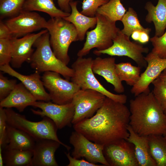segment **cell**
Returning <instances> with one entry per match:
<instances>
[{
	"instance_id": "obj_1",
	"label": "cell",
	"mask_w": 166,
	"mask_h": 166,
	"mask_svg": "<svg viewBox=\"0 0 166 166\" xmlns=\"http://www.w3.org/2000/svg\"><path fill=\"white\" fill-rule=\"evenodd\" d=\"M130 114L124 104L106 97L94 115L73 127L90 141L104 146L117 140H127Z\"/></svg>"
},
{
	"instance_id": "obj_2",
	"label": "cell",
	"mask_w": 166,
	"mask_h": 166,
	"mask_svg": "<svg viewBox=\"0 0 166 166\" xmlns=\"http://www.w3.org/2000/svg\"><path fill=\"white\" fill-rule=\"evenodd\" d=\"M129 101V125L140 136H164L166 133V114L152 92L142 93Z\"/></svg>"
},
{
	"instance_id": "obj_3",
	"label": "cell",
	"mask_w": 166,
	"mask_h": 166,
	"mask_svg": "<svg viewBox=\"0 0 166 166\" xmlns=\"http://www.w3.org/2000/svg\"><path fill=\"white\" fill-rule=\"evenodd\" d=\"M33 46L36 49L27 62L32 69L40 73L47 71L57 72L65 79L70 80L73 75V71L55 55L50 45L48 31L37 39Z\"/></svg>"
},
{
	"instance_id": "obj_4",
	"label": "cell",
	"mask_w": 166,
	"mask_h": 166,
	"mask_svg": "<svg viewBox=\"0 0 166 166\" xmlns=\"http://www.w3.org/2000/svg\"><path fill=\"white\" fill-rule=\"evenodd\" d=\"M46 29L49 34L50 43L56 57L67 65L70 61L69 47L73 42L79 41L77 33L73 25L63 18H50Z\"/></svg>"
},
{
	"instance_id": "obj_5",
	"label": "cell",
	"mask_w": 166,
	"mask_h": 166,
	"mask_svg": "<svg viewBox=\"0 0 166 166\" xmlns=\"http://www.w3.org/2000/svg\"><path fill=\"white\" fill-rule=\"evenodd\" d=\"M8 124L25 132L36 141L41 139H50L58 142L68 151L71 147L61 142L57 134L58 129L53 121L46 117L42 120L34 122L26 117L16 112L11 108H5Z\"/></svg>"
},
{
	"instance_id": "obj_6",
	"label": "cell",
	"mask_w": 166,
	"mask_h": 166,
	"mask_svg": "<svg viewBox=\"0 0 166 166\" xmlns=\"http://www.w3.org/2000/svg\"><path fill=\"white\" fill-rule=\"evenodd\" d=\"M93 59L78 57L72 65L73 74L70 80L81 89H92L98 91L106 97L123 104H125L127 97L124 94L113 93L106 89L95 77L92 65Z\"/></svg>"
},
{
	"instance_id": "obj_7",
	"label": "cell",
	"mask_w": 166,
	"mask_h": 166,
	"mask_svg": "<svg viewBox=\"0 0 166 166\" xmlns=\"http://www.w3.org/2000/svg\"><path fill=\"white\" fill-rule=\"evenodd\" d=\"M97 23L95 28L86 33V41L83 47L77 52L78 57H83L88 54L94 48L98 50L106 49L113 44V41L120 29L116 22L96 13Z\"/></svg>"
},
{
	"instance_id": "obj_8",
	"label": "cell",
	"mask_w": 166,
	"mask_h": 166,
	"mask_svg": "<svg viewBox=\"0 0 166 166\" xmlns=\"http://www.w3.org/2000/svg\"><path fill=\"white\" fill-rule=\"evenodd\" d=\"M112 45L103 50L94 51V54L99 56L107 54L111 56H126L133 60L140 67H146L147 63L143 53H148L149 49L140 43L131 41L130 37L122 33L120 30L113 41Z\"/></svg>"
},
{
	"instance_id": "obj_9",
	"label": "cell",
	"mask_w": 166,
	"mask_h": 166,
	"mask_svg": "<svg viewBox=\"0 0 166 166\" xmlns=\"http://www.w3.org/2000/svg\"><path fill=\"white\" fill-rule=\"evenodd\" d=\"M60 74L54 72H45L42 79L52 102L65 105L72 102L75 94L81 89L72 81L62 78Z\"/></svg>"
},
{
	"instance_id": "obj_10",
	"label": "cell",
	"mask_w": 166,
	"mask_h": 166,
	"mask_svg": "<svg viewBox=\"0 0 166 166\" xmlns=\"http://www.w3.org/2000/svg\"><path fill=\"white\" fill-rule=\"evenodd\" d=\"M106 97L95 90L80 89L75 94L72 101L74 106L72 124H75L93 116L102 106Z\"/></svg>"
},
{
	"instance_id": "obj_11",
	"label": "cell",
	"mask_w": 166,
	"mask_h": 166,
	"mask_svg": "<svg viewBox=\"0 0 166 166\" xmlns=\"http://www.w3.org/2000/svg\"><path fill=\"white\" fill-rule=\"evenodd\" d=\"M31 106L40 110L31 109L33 113L42 117H46L51 119L58 129L70 126L74 114V106L72 102L65 105H59L52 102L36 101Z\"/></svg>"
},
{
	"instance_id": "obj_12",
	"label": "cell",
	"mask_w": 166,
	"mask_h": 166,
	"mask_svg": "<svg viewBox=\"0 0 166 166\" xmlns=\"http://www.w3.org/2000/svg\"><path fill=\"white\" fill-rule=\"evenodd\" d=\"M69 141L74 148L71 153L73 157L78 159L82 157L92 163L109 166L103 153V145L90 141L76 131L72 132Z\"/></svg>"
},
{
	"instance_id": "obj_13",
	"label": "cell",
	"mask_w": 166,
	"mask_h": 166,
	"mask_svg": "<svg viewBox=\"0 0 166 166\" xmlns=\"http://www.w3.org/2000/svg\"><path fill=\"white\" fill-rule=\"evenodd\" d=\"M103 153L109 166H139L133 144L125 139L104 146Z\"/></svg>"
},
{
	"instance_id": "obj_14",
	"label": "cell",
	"mask_w": 166,
	"mask_h": 166,
	"mask_svg": "<svg viewBox=\"0 0 166 166\" xmlns=\"http://www.w3.org/2000/svg\"><path fill=\"white\" fill-rule=\"evenodd\" d=\"M47 21L35 11L22 10L5 22L13 37H22L42 29H45Z\"/></svg>"
},
{
	"instance_id": "obj_15",
	"label": "cell",
	"mask_w": 166,
	"mask_h": 166,
	"mask_svg": "<svg viewBox=\"0 0 166 166\" xmlns=\"http://www.w3.org/2000/svg\"><path fill=\"white\" fill-rule=\"evenodd\" d=\"M145 59L147 63L146 69L130 90L135 97L150 91V85L166 69V58H161L151 52L145 57Z\"/></svg>"
},
{
	"instance_id": "obj_16",
	"label": "cell",
	"mask_w": 166,
	"mask_h": 166,
	"mask_svg": "<svg viewBox=\"0 0 166 166\" xmlns=\"http://www.w3.org/2000/svg\"><path fill=\"white\" fill-rule=\"evenodd\" d=\"M47 31L45 29L37 33L28 34L20 38L13 37L11 38L12 57L10 63L12 67L19 68L25 62L28 61L34 51L32 47L34 42Z\"/></svg>"
},
{
	"instance_id": "obj_17",
	"label": "cell",
	"mask_w": 166,
	"mask_h": 166,
	"mask_svg": "<svg viewBox=\"0 0 166 166\" xmlns=\"http://www.w3.org/2000/svg\"><path fill=\"white\" fill-rule=\"evenodd\" d=\"M0 70L20 80L37 101L49 102L51 101L49 93L45 89L40 72L36 71L30 75H23L14 70L9 64L0 66Z\"/></svg>"
},
{
	"instance_id": "obj_18",
	"label": "cell",
	"mask_w": 166,
	"mask_h": 166,
	"mask_svg": "<svg viewBox=\"0 0 166 166\" xmlns=\"http://www.w3.org/2000/svg\"><path fill=\"white\" fill-rule=\"evenodd\" d=\"M61 144L50 139L35 141L30 166H57L55 157L56 151Z\"/></svg>"
},
{
	"instance_id": "obj_19",
	"label": "cell",
	"mask_w": 166,
	"mask_h": 166,
	"mask_svg": "<svg viewBox=\"0 0 166 166\" xmlns=\"http://www.w3.org/2000/svg\"><path fill=\"white\" fill-rule=\"evenodd\" d=\"M115 61L112 56L104 58L97 57L93 60L92 68L94 73L103 77L113 85L115 92L121 93L124 91V88L117 73Z\"/></svg>"
},
{
	"instance_id": "obj_20",
	"label": "cell",
	"mask_w": 166,
	"mask_h": 166,
	"mask_svg": "<svg viewBox=\"0 0 166 166\" xmlns=\"http://www.w3.org/2000/svg\"><path fill=\"white\" fill-rule=\"evenodd\" d=\"M36 101L33 95L21 82L17 84L8 96L0 101V107L5 108H14L21 112Z\"/></svg>"
},
{
	"instance_id": "obj_21",
	"label": "cell",
	"mask_w": 166,
	"mask_h": 166,
	"mask_svg": "<svg viewBox=\"0 0 166 166\" xmlns=\"http://www.w3.org/2000/svg\"><path fill=\"white\" fill-rule=\"evenodd\" d=\"M128 130L129 135L126 140L134 146L139 166H157L150 152L148 136L139 135L134 131L129 125Z\"/></svg>"
},
{
	"instance_id": "obj_22",
	"label": "cell",
	"mask_w": 166,
	"mask_h": 166,
	"mask_svg": "<svg viewBox=\"0 0 166 166\" xmlns=\"http://www.w3.org/2000/svg\"><path fill=\"white\" fill-rule=\"evenodd\" d=\"M144 8L148 11L146 21L149 23H153L155 36H161L166 29V0H158L155 6L151 2H147Z\"/></svg>"
},
{
	"instance_id": "obj_23",
	"label": "cell",
	"mask_w": 166,
	"mask_h": 166,
	"mask_svg": "<svg viewBox=\"0 0 166 166\" xmlns=\"http://www.w3.org/2000/svg\"><path fill=\"white\" fill-rule=\"evenodd\" d=\"M77 1L71 2L70 6L71 11L70 14L63 18L73 25L77 32L78 40L81 41L84 39L88 30L96 26L97 18L96 16L89 17L81 13L77 9Z\"/></svg>"
},
{
	"instance_id": "obj_24",
	"label": "cell",
	"mask_w": 166,
	"mask_h": 166,
	"mask_svg": "<svg viewBox=\"0 0 166 166\" xmlns=\"http://www.w3.org/2000/svg\"><path fill=\"white\" fill-rule=\"evenodd\" d=\"M8 144L4 148L22 150H33L35 140L28 134L7 124Z\"/></svg>"
},
{
	"instance_id": "obj_25",
	"label": "cell",
	"mask_w": 166,
	"mask_h": 166,
	"mask_svg": "<svg viewBox=\"0 0 166 166\" xmlns=\"http://www.w3.org/2000/svg\"><path fill=\"white\" fill-rule=\"evenodd\" d=\"M54 0H26L23 10L38 11L48 14L51 18H63L69 16L70 13L65 12L56 7Z\"/></svg>"
},
{
	"instance_id": "obj_26",
	"label": "cell",
	"mask_w": 166,
	"mask_h": 166,
	"mask_svg": "<svg viewBox=\"0 0 166 166\" xmlns=\"http://www.w3.org/2000/svg\"><path fill=\"white\" fill-rule=\"evenodd\" d=\"M4 165L6 166H30L33 150L4 148L2 152Z\"/></svg>"
},
{
	"instance_id": "obj_27",
	"label": "cell",
	"mask_w": 166,
	"mask_h": 166,
	"mask_svg": "<svg viewBox=\"0 0 166 166\" xmlns=\"http://www.w3.org/2000/svg\"><path fill=\"white\" fill-rule=\"evenodd\" d=\"M148 137L150 152L157 166H166V139L162 135Z\"/></svg>"
},
{
	"instance_id": "obj_28",
	"label": "cell",
	"mask_w": 166,
	"mask_h": 166,
	"mask_svg": "<svg viewBox=\"0 0 166 166\" xmlns=\"http://www.w3.org/2000/svg\"><path fill=\"white\" fill-rule=\"evenodd\" d=\"M117 75L121 81H124L131 86H134L140 76V67L132 65L129 62H121L116 64Z\"/></svg>"
},
{
	"instance_id": "obj_29",
	"label": "cell",
	"mask_w": 166,
	"mask_h": 166,
	"mask_svg": "<svg viewBox=\"0 0 166 166\" xmlns=\"http://www.w3.org/2000/svg\"><path fill=\"white\" fill-rule=\"evenodd\" d=\"M121 21L124 26L121 32L129 37L135 31L145 32L149 34L151 31V29L145 28L141 25L136 12L131 7L128 8Z\"/></svg>"
},
{
	"instance_id": "obj_30",
	"label": "cell",
	"mask_w": 166,
	"mask_h": 166,
	"mask_svg": "<svg viewBox=\"0 0 166 166\" xmlns=\"http://www.w3.org/2000/svg\"><path fill=\"white\" fill-rule=\"evenodd\" d=\"M126 11L121 0H109L107 3L98 9L97 13L116 22L121 21Z\"/></svg>"
},
{
	"instance_id": "obj_31",
	"label": "cell",
	"mask_w": 166,
	"mask_h": 166,
	"mask_svg": "<svg viewBox=\"0 0 166 166\" xmlns=\"http://www.w3.org/2000/svg\"><path fill=\"white\" fill-rule=\"evenodd\" d=\"M26 0H0V20L18 15L22 10Z\"/></svg>"
},
{
	"instance_id": "obj_32",
	"label": "cell",
	"mask_w": 166,
	"mask_h": 166,
	"mask_svg": "<svg viewBox=\"0 0 166 166\" xmlns=\"http://www.w3.org/2000/svg\"><path fill=\"white\" fill-rule=\"evenodd\" d=\"M153 96L161 109L166 114V81L159 77L152 83Z\"/></svg>"
},
{
	"instance_id": "obj_33",
	"label": "cell",
	"mask_w": 166,
	"mask_h": 166,
	"mask_svg": "<svg viewBox=\"0 0 166 166\" xmlns=\"http://www.w3.org/2000/svg\"><path fill=\"white\" fill-rule=\"evenodd\" d=\"M150 41L153 46L151 52L161 58H166V29L161 36L154 35Z\"/></svg>"
},
{
	"instance_id": "obj_34",
	"label": "cell",
	"mask_w": 166,
	"mask_h": 166,
	"mask_svg": "<svg viewBox=\"0 0 166 166\" xmlns=\"http://www.w3.org/2000/svg\"><path fill=\"white\" fill-rule=\"evenodd\" d=\"M109 0H84L82 2L81 13L89 17L96 16L98 9Z\"/></svg>"
},
{
	"instance_id": "obj_35",
	"label": "cell",
	"mask_w": 166,
	"mask_h": 166,
	"mask_svg": "<svg viewBox=\"0 0 166 166\" xmlns=\"http://www.w3.org/2000/svg\"><path fill=\"white\" fill-rule=\"evenodd\" d=\"M11 38L0 39V66L10 63L12 57Z\"/></svg>"
},
{
	"instance_id": "obj_36",
	"label": "cell",
	"mask_w": 166,
	"mask_h": 166,
	"mask_svg": "<svg viewBox=\"0 0 166 166\" xmlns=\"http://www.w3.org/2000/svg\"><path fill=\"white\" fill-rule=\"evenodd\" d=\"M17 84L15 79H9L0 73V101L5 98L12 92Z\"/></svg>"
},
{
	"instance_id": "obj_37",
	"label": "cell",
	"mask_w": 166,
	"mask_h": 166,
	"mask_svg": "<svg viewBox=\"0 0 166 166\" xmlns=\"http://www.w3.org/2000/svg\"><path fill=\"white\" fill-rule=\"evenodd\" d=\"M7 124L5 109L0 107V146L2 148L8 144Z\"/></svg>"
},
{
	"instance_id": "obj_38",
	"label": "cell",
	"mask_w": 166,
	"mask_h": 166,
	"mask_svg": "<svg viewBox=\"0 0 166 166\" xmlns=\"http://www.w3.org/2000/svg\"><path fill=\"white\" fill-rule=\"evenodd\" d=\"M69 160V163L67 166H100L97 164L92 163L84 159H79L75 158L71 155L69 153H65Z\"/></svg>"
},
{
	"instance_id": "obj_39",
	"label": "cell",
	"mask_w": 166,
	"mask_h": 166,
	"mask_svg": "<svg viewBox=\"0 0 166 166\" xmlns=\"http://www.w3.org/2000/svg\"><path fill=\"white\" fill-rule=\"evenodd\" d=\"M13 35L9 28L5 22L1 20L0 21V39L11 38Z\"/></svg>"
},
{
	"instance_id": "obj_40",
	"label": "cell",
	"mask_w": 166,
	"mask_h": 166,
	"mask_svg": "<svg viewBox=\"0 0 166 166\" xmlns=\"http://www.w3.org/2000/svg\"><path fill=\"white\" fill-rule=\"evenodd\" d=\"M73 0H57V3L60 9L64 12L70 13L71 9L70 3Z\"/></svg>"
},
{
	"instance_id": "obj_41",
	"label": "cell",
	"mask_w": 166,
	"mask_h": 166,
	"mask_svg": "<svg viewBox=\"0 0 166 166\" xmlns=\"http://www.w3.org/2000/svg\"><path fill=\"white\" fill-rule=\"evenodd\" d=\"M149 34L146 32H141L138 42L142 44L147 43L150 40Z\"/></svg>"
},
{
	"instance_id": "obj_42",
	"label": "cell",
	"mask_w": 166,
	"mask_h": 166,
	"mask_svg": "<svg viewBox=\"0 0 166 166\" xmlns=\"http://www.w3.org/2000/svg\"><path fill=\"white\" fill-rule=\"evenodd\" d=\"M141 32L139 31H134L131 35L132 39L138 42L140 36Z\"/></svg>"
},
{
	"instance_id": "obj_43",
	"label": "cell",
	"mask_w": 166,
	"mask_h": 166,
	"mask_svg": "<svg viewBox=\"0 0 166 166\" xmlns=\"http://www.w3.org/2000/svg\"><path fill=\"white\" fill-rule=\"evenodd\" d=\"M2 148L0 146V166H2L4 165L3 155H2Z\"/></svg>"
},
{
	"instance_id": "obj_44",
	"label": "cell",
	"mask_w": 166,
	"mask_h": 166,
	"mask_svg": "<svg viewBox=\"0 0 166 166\" xmlns=\"http://www.w3.org/2000/svg\"><path fill=\"white\" fill-rule=\"evenodd\" d=\"M158 77L166 81V69L163 71Z\"/></svg>"
},
{
	"instance_id": "obj_45",
	"label": "cell",
	"mask_w": 166,
	"mask_h": 166,
	"mask_svg": "<svg viewBox=\"0 0 166 166\" xmlns=\"http://www.w3.org/2000/svg\"><path fill=\"white\" fill-rule=\"evenodd\" d=\"M165 138V139H166V133H165V135L164 136Z\"/></svg>"
}]
</instances>
